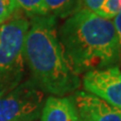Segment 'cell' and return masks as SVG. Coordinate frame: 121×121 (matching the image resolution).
I'll return each instance as SVG.
<instances>
[{
  "mask_svg": "<svg viewBox=\"0 0 121 121\" xmlns=\"http://www.w3.org/2000/svg\"><path fill=\"white\" fill-rule=\"evenodd\" d=\"M64 56L76 74L119 66L120 52L113 22L82 8L58 31Z\"/></svg>",
  "mask_w": 121,
  "mask_h": 121,
  "instance_id": "1",
  "label": "cell"
},
{
  "mask_svg": "<svg viewBox=\"0 0 121 121\" xmlns=\"http://www.w3.org/2000/svg\"><path fill=\"white\" fill-rule=\"evenodd\" d=\"M56 20L52 15L30 18L23 56L31 72V80L44 93L64 96L77 90L81 80L64 56Z\"/></svg>",
  "mask_w": 121,
  "mask_h": 121,
  "instance_id": "2",
  "label": "cell"
},
{
  "mask_svg": "<svg viewBox=\"0 0 121 121\" xmlns=\"http://www.w3.org/2000/svg\"><path fill=\"white\" fill-rule=\"evenodd\" d=\"M29 19L18 9L0 25V97L22 82L25 72L23 45Z\"/></svg>",
  "mask_w": 121,
  "mask_h": 121,
  "instance_id": "3",
  "label": "cell"
},
{
  "mask_svg": "<svg viewBox=\"0 0 121 121\" xmlns=\"http://www.w3.org/2000/svg\"><path fill=\"white\" fill-rule=\"evenodd\" d=\"M44 104V92L33 80L21 82L0 97V121H37Z\"/></svg>",
  "mask_w": 121,
  "mask_h": 121,
  "instance_id": "4",
  "label": "cell"
},
{
  "mask_svg": "<svg viewBox=\"0 0 121 121\" xmlns=\"http://www.w3.org/2000/svg\"><path fill=\"white\" fill-rule=\"evenodd\" d=\"M83 86L86 92L121 110V68L119 66L88 72L83 77Z\"/></svg>",
  "mask_w": 121,
  "mask_h": 121,
  "instance_id": "5",
  "label": "cell"
},
{
  "mask_svg": "<svg viewBox=\"0 0 121 121\" xmlns=\"http://www.w3.org/2000/svg\"><path fill=\"white\" fill-rule=\"evenodd\" d=\"M82 121H121V110L86 91L73 96Z\"/></svg>",
  "mask_w": 121,
  "mask_h": 121,
  "instance_id": "6",
  "label": "cell"
},
{
  "mask_svg": "<svg viewBox=\"0 0 121 121\" xmlns=\"http://www.w3.org/2000/svg\"><path fill=\"white\" fill-rule=\"evenodd\" d=\"M40 121H82L74 97L51 96L44 101Z\"/></svg>",
  "mask_w": 121,
  "mask_h": 121,
  "instance_id": "7",
  "label": "cell"
},
{
  "mask_svg": "<svg viewBox=\"0 0 121 121\" xmlns=\"http://www.w3.org/2000/svg\"><path fill=\"white\" fill-rule=\"evenodd\" d=\"M48 15L68 18L82 9L81 0H43Z\"/></svg>",
  "mask_w": 121,
  "mask_h": 121,
  "instance_id": "8",
  "label": "cell"
},
{
  "mask_svg": "<svg viewBox=\"0 0 121 121\" xmlns=\"http://www.w3.org/2000/svg\"><path fill=\"white\" fill-rule=\"evenodd\" d=\"M17 8L29 16H44L48 15L43 0H13Z\"/></svg>",
  "mask_w": 121,
  "mask_h": 121,
  "instance_id": "9",
  "label": "cell"
},
{
  "mask_svg": "<svg viewBox=\"0 0 121 121\" xmlns=\"http://www.w3.org/2000/svg\"><path fill=\"white\" fill-rule=\"evenodd\" d=\"M121 12V0H105L101 7L96 11V14L105 19H113Z\"/></svg>",
  "mask_w": 121,
  "mask_h": 121,
  "instance_id": "10",
  "label": "cell"
},
{
  "mask_svg": "<svg viewBox=\"0 0 121 121\" xmlns=\"http://www.w3.org/2000/svg\"><path fill=\"white\" fill-rule=\"evenodd\" d=\"M17 10L13 0H0V25L9 20Z\"/></svg>",
  "mask_w": 121,
  "mask_h": 121,
  "instance_id": "11",
  "label": "cell"
},
{
  "mask_svg": "<svg viewBox=\"0 0 121 121\" xmlns=\"http://www.w3.org/2000/svg\"><path fill=\"white\" fill-rule=\"evenodd\" d=\"M104 1L105 0H81V3L83 8H86L95 13L103 4Z\"/></svg>",
  "mask_w": 121,
  "mask_h": 121,
  "instance_id": "12",
  "label": "cell"
},
{
  "mask_svg": "<svg viewBox=\"0 0 121 121\" xmlns=\"http://www.w3.org/2000/svg\"><path fill=\"white\" fill-rule=\"evenodd\" d=\"M112 22H113V25H114V27H115L117 40H118L119 52H120V60H121V12L118 13L114 18H113Z\"/></svg>",
  "mask_w": 121,
  "mask_h": 121,
  "instance_id": "13",
  "label": "cell"
}]
</instances>
